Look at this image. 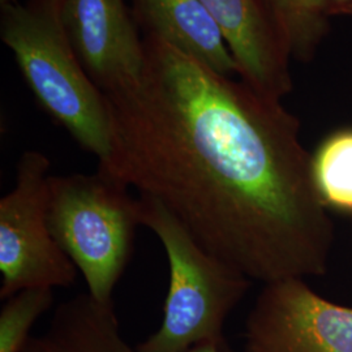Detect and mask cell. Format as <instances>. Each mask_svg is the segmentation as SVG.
Masks as SVG:
<instances>
[{
	"mask_svg": "<svg viewBox=\"0 0 352 352\" xmlns=\"http://www.w3.org/2000/svg\"><path fill=\"white\" fill-rule=\"evenodd\" d=\"M144 49L139 78L101 91L111 158L98 170L162 202L251 280L325 274L334 225L299 120L160 38Z\"/></svg>",
	"mask_w": 352,
	"mask_h": 352,
	"instance_id": "6da1fadb",
	"label": "cell"
},
{
	"mask_svg": "<svg viewBox=\"0 0 352 352\" xmlns=\"http://www.w3.org/2000/svg\"><path fill=\"white\" fill-rule=\"evenodd\" d=\"M60 0L1 7V39L38 103L98 166L111 158V124L101 90L76 56L60 20Z\"/></svg>",
	"mask_w": 352,
	"mask_h": 352,
	"instance_id": "7a4b0ae2",
	"label": "cell"
},
{
	"mask_svg": "<svg viewBox=\"0 0 352 352\" xmlns=\"http://www.w3.org/2000/svg\"><path fill=\"white\" fill-rule=\"evenodd\" d=\"M141 226L164 245L170 285L160 329L136 347L139 352H186L204 343L227 351L223 327L252 280L197 243L162 202L139 195Z\"/></svg>",
	"mask_w": 352,
	"mask_h": 352,
	"instance_id": "3957f363",
	"label": "cell"
},
{
	"mask_svg": "<svg viewBox=\"0 0 352 352\" xmlns=\"http://www.w3.org/2000/svg\"><path fill=\"white\" fill-rule=\"evenodd\" d=\"M128 188L98 168L49 177L51 235L82 274L89 294L101 302H113L141 226L139 199Z\"/></svg>",
	"mask_w": 352,
	"mask_h": 352,
	"instance_id": "277c9868",
	"label": "cell"
},
{
	"mask_svg": "<svg viewBox=\"0 0 352 352\" xmlns=\"http://www.w3.org/2000/svg\"><path fill=\"white\" fill-rule=\"evenodd\" d=\"M50 168L43 153L25 151L13 188L0 200L1 300L32 287H69L77 278L47 222Z\"/></svg>",
	"mask_w": 352,
	"mask_h": 352,
	"instance_id": "5b68a950",
	"label": "cell"
},
{
	"mask_svg": "<svg viewBox=\"0 0 352 352\" xmlns=\"http://www.w3.org/2000/svg\"><path fill=\"white\" fill-rule=\"evenodd\" d=\"M244 352H352V308L329 302L304 278L265 283L245 321Z\"/></svg>",
	"mask_w": 352,
	"mask_h": 352,
	"instance_id": "8992f818",
	"label": "cell"
},
{
	"mask_svg": "<svg viewBox=\"0 0 352 352\" xmlns=\"http://www.w3.org/2000/svg\"><path fill=\"white\" fill-rule=\"evenodd\" d=\"M60 20L78 62L101 91L139 78L145 67L124 0H60Z\"/></svg>",
	"mask_w": 352,
	"mask_h": 352,
	"instance_id": "52a82bcc",
	"label": "cell"
},
{
	"mask_svg": "<svg viewBox=\"0 0 352 352\" xmlns=\"http://www.w3.org/2000/svg\"><path fill=\"white\" fill-rule=\"evenodd\" d=\"M200 1L221 29L243 81L264 97L280 101L291 88L287 50L258 0Z\"/></svg>",
	"mask_w": 352,
	"mask_h": 352,
	"instance_id": "ba28073f",
	"label": "cell"
},
{
	"mask_svg": "<svg viewBox=\"0 0 352 352\" xmlns=\"http://www.w3.org/2000/svg\"><path fill=\"white\" fill-rule=\"evenodd\" d=\"M146 34L160 38L219 75H240L226 39L200 0H133Z\"/></svg>",
	"mask_w": 352,
	"mask_h": 352,
	"instance_id": "9c48e42d",
	"label": "cell"
},
{
	"mask_svg": "<svg viewBox=\"0 0 352 352\" xmlns=\"http://www.w3.org/2000/svg\"><path fill=\"white\" fill-rule=\"evenodd\" d=\"M21 352H139L122 334L113 302L89 292L59 304L50 324L32 336Z\"/></svg>",
	"mask_w": 352,
	"mask_h": 352,
	"instance_id": "30bf717a",
	"label": "cell"
},
{
	"mask_svg": "<svg viewBox=\"0 0 352 352\" xmlns=\"http://www.w3.org/2000/svg\"><path fill=\"white\" fill-rule=\"evenodd\" d=\"M312 164L317 188L327 206L352 212V129L330 136Z\"/></svg>",
	"mask_w": 352,
	"mask_h": 352,
	"instance_id": "8fae6325",
	"label": "cell"
},
{
	"mask_svg": "<svg viewBox=\"0 0 352 352\" xmlns=\"http://www.w3.org/2000/svg\"><path fill=\"white\" fill-rule=\"evenodd\" d=\"M54 304V289L32 287L7 298L0 311V352H21L36 321Z\"/></svg>",
	"mask_w": 352,
	"mask_h": 352,
	"instance_id": "7c38bea8",
	"label": "cell"
},
{
	"mask_svg": "<svg viewBox=\"0 0 352 352\" xmlns=\"http://www.w3.org/2000/svg\"><path fill=\"white\" fill-rule=\"evenodd\" d=\"M269 12L273 16V24L286 50L304 46L309 34L302 23L300 0H264Z\"/></svg>",
	"mask_w": 352,
	"mask_h": 352,
	"instance_id": "4fadbf2b",
	"label": "cell"
},
{
	"mask_svg": "<svg viewBox=\"0 0 352 352\" xmlns=\"http://www.w3.org/2000/svg\"><path fill=\"white\" fill-rule=\"evenodd\" d=\"M300 12L311 37L322 14H352V0H300Z\"/></svg>",
	"mask_w": 352,
	"mask_h": 352,
	"instance_id": "5bb4252c",
	"label": "cell"
},
{
	"mask_svg": "<svg viewBox=\"0 0 352 352\" xmlns=\"http://www.w3.org/2000/svg\"><path fill=\"white\" fill-rule=\"evenodd\" d=\"M186 352H222L215 344H212V343H204V344H200V346H196V347H193V349H190L188 351Z\"/></svg>",
	"mask_w": 352,
	"mask_h": 352,
	"instance_id": "9a60e30c",
	"label": "cell"
}]
</instances>
